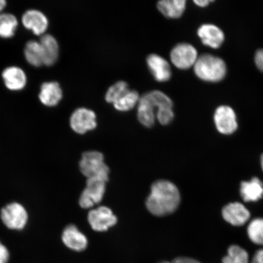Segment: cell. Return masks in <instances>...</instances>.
Masks as SVG:
<instances>
[{
  "label": "cell",
  "instance_id": "2e32d148",
  "mask_svg": "<svg viewBox=\"0 0 263 263\" xmlns=\"http://www.w3.org/2000/svg\"><path fill=\"white\" fill-rule=\"evenodd\" d=\"M197 34L203 44L213 48H218L224 41V34L221 29L210 24L203 25L197 31Z\"/></svg>",
  "mask_w": 263,
  "mask_h": 263
},
{
  "label": "cell",
  "instance_id": "7c38bea8",
  "mask_svg": "<svg viewBox=\"0 0 263 263\" xmlns=\"http://www.w3.org/2000/svg\"><path fill=\"white\" fill-rule=\"evenodd\" d=\"M223 219L233 226H241L248 222L251 213L246 207L239 202L228 203L222 210Z\"/></svg>",
  "mask_w": 263,
  "mask_h": 263
},
{
  "label": "cell",
  "instance_id": "4316f807",
  "mask_svg": "<svg viewBox=\"0 0 263 263\" xmlns=\"http://www.w3.org/2000/svg\"><path fill=\"white\" fill-rule=\"evenodd\" d=\"M157 118L160 124L167 125L173 120L174 113L173 107H163L157 110Z\"/></svg>",
  "mask_w": 263,
  "mask_h": 263
},
{
  "label": "cell",
  "instance_id": "44dd1931",
  "mask_svg": "<svg viewBox=\"0 0 263 263\" xmlns=\"http://www.w3.org/2000/svg\"><path fill=\"white\" fill-rule=\"evenodd\" d=\"M185 0H163L158 3L157 8L166 17L177 18L180 17L185 11Z\"/></svg>",
  "mask_w": 263,
  "mask_h": 263
},
{
  "label": "cell",
  "instance_id": "83f0119b",
  "mask_svg": "<svg viewBox=\"0 0 263 263\" xmlns=\"http://www.w3.org/2000/svg\"><path fill=\"white\" fill-rule=\"evenodd\" d=\"M10 254L8 249L0 242V263H8Z\"/></svg>",
  "mask_w": 263,
  "mask_h": 263
},
{
  "label": "cell",
  "instance_id": "52a82bcc",
  "mask_svg": "<svg viewBox=\"0 0 263 263\" xmlns=\"http://www.w3.org/2000/svg\"><path fill=\"white\" fill-rule=\"evenodd\" d=\"M22 24L24 27L35 35L46 34L48 27V18L44 12L37 9H29L22 16Z\"/></svg>",
  "mask_w": 263,
  "mask_h": 263
},
{
  "label": "cell",
  "instance_id": "f546056e",
  "mask_svg": "<svg viewBox=\"0 0 263 263\" xmlns=\"http://www.w3.org/2000/svg\"><path fill=\"white\" fill-rule=\"evenodd\" d=\"M172 263H202L197 259L186 256H179L174 259Z\"/></svg>",
  "mask_w": 263,
  "mask_h": 263
},
{
  "label": "cell",
  "instance_id": "484cf974",
  "mask_svg": "<svg viewBox=\"0 0 263 263\" xmlns=\"http://www.w3.org/2000/svg\"><path fill=\"white\" fill-rule=\"evenodd\" d=\"M128 85L126 82L119 81L111 86L106 94V100L108 103L114 104L122 95L129 90Z\"/></svg>",
  "mask_w": 263,
  "mask_h": 263
},
{
  "label": "cell",
  "instance_id": "e0dca14e",
  "mask_svg": "<svg viewBox=\"0 0 263 263\" xmlns=\"http://www.w3.org/2000/svg\"><path fill=\"white\" fill-rule=\"evenodd\" d=\"M40 42L43 54H44V65L46 67L53 66L59 57V45L53 35L46 34L41 37Z\"/></svg>",
  "mask_w": 263,
  "mask_h": 263
},
{
  "label": "cell",
  "instance_id": "836d02e7",
  "mask_svg": "<svg viewBox=\"0 0 263 263\" xmlns=\"http://www.w3.org/2000/svg\"><path fill=\"white\" fill-rule=\"evenodd\" d=\"M260 161H261V166L262 170L263 171V154H262V155L261 156Z\"/></svg>",
  "mask_w": 263,
  "mask_h": 263
},
{
  "label": "cell",
  "instance_id": "ffe728a7",
  "mask_svg": "<svg viewBox=\"0 0 263 263\" xmlns=\"http://www.w3.org/2000/svg\"><path fill=\"white\" fill-rule=\"evenodd\" d=\"M24 57L28 64L33 67H41L44 65V54L40 42L29 41L24 48Z\"/></svg>",
  "mask_w": 263,
  "mask_h": 263
},
{
  "label": "cell",
  "instance_id": "277c9868",
  "mask_svg": "<svg viewBox=\"0 0 263 263\" xmlns=\"http://www.w3.org/2000/svg\"><path fill=\"white\" fill-rule=\"evenodd\" d=\"M1 218L9 229L21 230L25 228L28 220V213L21 203H9L2 210Z\"/></svg>",
  "mask_w": 263,
  "mask_h": 263
},
{
  "label": "cell",
  "instance_id": "5b68a950",
  "mask_svg": "<svg viewBox=\"0 0 263 263\" xmlns=\"http://www.w3.org/2000/svg\"><path fill=\"white\" fill-rule=\"evenodd\" d=\"M106 183L98 179H87L86 188L80 198V205L82 209H90L101 202L106 191Z\"/></svg>",
  "mask_w": 263,
  "mask_h": 263
},
{
  "label": "cell",
  "instance_id": "ac0fdd59",
  "mask_svg": "<svg viewBox=\"0 0 263 263\" xmlns=\"http://www.w3.org/2000/svg\"><path fill=\"white\" fill-rule=\"evenodd\" d=\"M240 195L245 202L258 201L263 197V183L258 177L243 181L240 186Z\"/></svg>",
  "mask_w": 263,
  "mask_h": 263
},
{
  "label": "cell",
  "instance_id": "6da1fadb",
  "mask_svg": "<svg viewBox=\"0 0 263 263\" xmlns=\"http://www.w3.org/2000/svg\"><path fill=\"white\" fill-rule=\"evenodd\" d=\"M180 202V192L176 185L170 181L160 180L151 186L146 206L153 215L160 217L175 212Z\"/></svg>",
  "mask_w": 263,
  "mask_h": 263
},
{
  "label": "cell",
  "instance_id": "8fae6325",
  "mask_svg": "<svg viewBox=\"0 0 263 263\" xmlns=\"http://www.w3.org/2000/svg\"><path fill=\"white\" fill-rule=\"evenodd\" d=\"M2 77L6 88L12 91L24 90L28 82L25 71L16 66H9L5 68Z\"/></svg>",
  "mask_w": 263,
  "mask_h": 263
},
{
  "label": "cell",
  "instance_id": "4dcf8cb0",
  "mask_svg": "<svg viewBox=\"0 0 263 263\" xmlns=\"http://www.w3.org/2000/svg\"><path fill=\"white\" fill-rule=\"evenodd\" d=\"M251 263H263V249H259L255 253Z\"/></svg>",
  "mask_w": 263,
  "mask_h": 263
},
{
  "label": "cell",
  "instance_id": "d6a6232c",
  "mask_svg": "<svg viewBox=\"0 0 263 263\" xmlns=\"http://www.w3.org/2000/svg\"><path fill=\"white\" fill-rule=\"evenodd\" d=\"M6 6H7V2L5 0H0V14L3 12V10L6 8Z\"/></svg>",
  "mask_w": 263,
  "mask_h": 263
},
{
  "label": "cell",
  "instance_id": "1f68e13d",
  "mask_svg": "<svg viewBox=\"0 0 263 263\" xmlns=\"http://www.w3.org/2000/svg\"><path fill=\"white\" fill-rule=\"evenodd\" d=\"M195 4L197 6H200V7H205V6L208 5L211 1H209V0H196V1L194 2Z\"/></svg>",
  "mask_w": 263,
  "mask_h": 263
},
{
  "label": "cell",
  "instance_id": "e575fe53",
  "mask_svg": "<svg viewBox=\"0 0 263 263\" xmlns=\"http://www.w3.org/2000/svg\"><path fill=\"white\" fill-rule=\"evenodd\" d=\"M159 263H172V262H170V261H162Z\"/></svg>",
  "mask_w": 263,
  "mask_h": 263
},
{
  "label": "cell",
  "instance_id": "7402d4cb",
  "mask_svg": "<svg viewBox=\"0 0 263 263\" xmlns=\"http://www.w3.org/2000/svg\"><path fill=\"white\" fill-rule=\"evenodd\" d=\"M18 26V18L8 12L0 14V38L10 39L14 37Z\"/></svg>",
  "mask_w": 263,
  "mask_h": 263
},
{
  "label": "cell",
  "instance_id": "f1b7e54d",
  "mask_svg": "<svg viewBox=\"0 0 263 263\" xmlns=\"http://www.w3.org/2000/svg\"><path fill=\"white\" fill-rule=\"evenodd\" d=\"M255 62L259 70L263 73V49H259L256 52Z\"/></svg>",
  "mask_w": 263,
  "mask_h": 263
},
{
  "label": "cell",
  "instance_id": "3957f363",
  "mask_svg": "<svg viewBox=\"0 0 263 263\" xmlns=\"http://www.w3.org/2000/svg\"><path fill=\"white\" fill-rule=\"evenodd\" d=\"M81 173L87 179L95 178L107 182L109 169L104 162L103 154L98 151H88L82 154L80 162Z\"/></svg>",
  "mask_w": 263,
  "mask_h": 263
},
{
  "label": "cell",
  "instance_id": "4fadbf2b",
  "mask_svg": "<svg viewBox=\"0 0 263 263\" xmlns=\"http://www.w3.org/2000/svg\"><path fill=\"white\" fill-rule=\"evenodd\" d=\"M63 98V91L59 82H45L41 85L39 99L44 106L48 107L57 106Z\"/></svg>",
  "mask_w": 263,
  "mask_h": 263
},
{
  "label": "cell",
  "instance_id": "8992f818",
  "mask_svg": "<svg viewBox=\"0 0 263 263\" xmlns=\"http://www.w3.org/2000/svg\"><path fill=\"white\" fill-rule=\"evenodd\" d=\"M70 127L75 133L84 134L97 127L96 115L86 108H79L71 114Z\"/></svg>",
  "mask_w": 263,
  "mask_h": 263
},
{
  "label": "cell",
  "instance_id": "7a4b0ae2",
  "mask_svg": "<svg viewBox=\"0 0 263 263\" xmlns=\"http://www.w3.org/2000/svg\"><path fill=\"white\" fill-rule=\"evenodd\" d=\"M194 66L197 77L204 81L219 82L226 74L225 62L221 58L211 54L200 55Z\"/></svg>",
  "mask_w": 263,
  "mask_h": 263
},
{
  "label": "cell",
  "instance_id": "d6986e66",
  "mask_svg": "<svg viewBox=\"0 0 263 263\" xmlns=\"http://www.w3.org/2000/svg\"><path fill=\"white\" fill-rule=\"evenodd\" d=\"M145 94L140 98L138 103L137 116L140 122L147 127H152L155 123L156 115L154 114L155 106L148 100Z\"/></svg>",
  "mask_w": 263,
  "mask_h": 263
},
{
  "label": "cell",
  "instance_id": "9a60e30c",
  "mask_svg": "<svg viewBox=\"0 0 263 263\" xmlns=\"http://www.w3.org/2000/svg\"><path fill=\"white\" fill-rule=\"evenodd\" d=\"M148 67L156 80L166 82L172 77L170 65L165 59L157 54H150L147 58Z\"/></svg>",
  "mask_w": 263,
  "mask_h": 263
},
{
  "label": "cell",
  "instance_id": "cb8c5ba5",
  "mask_svg": "<svg viewBox=\"0 0 263 263\" xmlns=\"http://www.w3.org/2000/svg\"><path fill=\"white\" fill-rule=\"evenodd\" d=\"M139 94L137 91L128 90L113 104L117 110L121 111H129L139 103Z\"/></svg>",
  "mask_w": 263,
  "mask_h": 263
},
{
  "label": "cell",
  "instance_id": "9c48e42d",
  "mask_svg": "<svg viewBox=\"0 0 263 263\" xmlns=\"http://www.w3.org/2000/svg\"><path fill=\"white\" fill-rule=\"evenodd\" d=\"M88 221L97 232H105L116 224L117 218L107 206H100L88 213Z\"/></svg>",
  "mask_w": 263,
  "mask_h": 263
},
{
  "label": "cell",
  "instance_id": "ba28073f",
  "mask_svg": "<svg viewBox=\"0 0 263 263\" xmlns=\"http://www.w3.org/2000/svg\"><path fill=\"white\" fill-rule=\"evenodd\" d=\"M171 60L177 68L186 70L195 65L197 52L195 47L189 44H179L174 47L170 54Z\"/></svg>",
  "mask_w": 263,
  "mask_h": 263
},
{
  "label": "cell",
  "instance_id": "30bf717a",
  "mask_svg": "<svg viewBox=\"0 0 263 263\" xmlns=\"http://www.w3.org/2000/svg\"><path fill=\"white\" fill-rule=\"evenodd\" d=\"M214 120L220 133L230 135L237 129L238 123L234 110L229 106H220L216 110Z\"/></svg>",
  "mask_w": 263,
  "mask_h": 263
},
{
  "label": "cell",
  "instance_id": "d4e9b609",
  "mask_svg": "<svg viewBox=\"0 0 263 263\" xmlns=\"http://www.w3.org/2000/svg\"><path fill=\"white\" fill-rule=\"evenodd\" d=\"M249 238L254 244L263 246V218H256L248 226Z\"/></svg>",
  "mask_w": 263,
  "mask_h": 263
},
{
  "label": "cell",
  "instance_id": "603a6c76",
  "mask_svg": "<svg viewBox=\"0 0 263 263\" xmlns=\"http://www.w3.org/2000/svg\"><path fill=\"white\" fill-rule=\"evenodd\" d=\"M222 263H251L248 252L238 245L230 246Z\"/></svg>",
  "mask_w": 263,
  "mask_h": 263
},
{
  "label": "cell",
  "instance_id": "5bb4252c",
  "mask_svg": "<svg viewBox=\"0 0 263 263\" xmlns=\"http://www.w3.org/2000/svg\"><path fill=\"white\" fill-rule=\"evenodd\" d=\"M62 240L67 248L75 252H82L87 248L86 236L74 225H69L64 229Z\"/></svg>",
  "mask_w": 263,
  "mask_h": 263
}]
</instances>
